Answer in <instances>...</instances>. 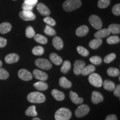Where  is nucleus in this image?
<instances>
[{"label":"nucleus","instance_id":"27","mask_svg":"<svg viewBox=\"0 0 120 120\" xmlns=\"http://www.w3.org/2000/svg\"><path fill=\"white\" fill-rule=\"evenodd\" d=\"M34 39L37 42L41 43L42 45H45L47 43L48 40L44 36L41 35L40 34H37L34 36Z\"/></svg>","mask_w":120,"mask_h":120},{"label":"nucleus","instance_id":"33","mask_svg":"<svg viewBox=\"0 0 120 120\" xmlns=\"http://www.w3.org/2000/svg\"><path fill=\"white\" fill-rule=\"evenodd\" d=\"M120 41V39L119 37L117 36H112L109 37L107 39L106 42L108 44L112 45V44H116V43H119Z\"/></svg>","mask_w":120,"mask_h":120},{"label":"nucleus","instance_id":"46","mask_svg":"<svg viewBox=\"0 0 120 120\" xmlns=\"http://www.w3.org/2000/svg\"><path fill=\"white\" fill-rule=\"evenodd\" d=\"M7 45V40L2 37H0V48L5 47Z\"/></svg>","mask_w":120,"mask_h":120},{"label":"nucleus","instance_id":"44","mask_svg":"<svg viewBox=\"0 0 120 120\" xmlns=\"http://www.w3.org/2000/svg\"><path fill=\"white\" fill-rule=\"evenodd\" d=\"M22 8L23 11H32L34 7L23 3L22 5Z\"/></svg>","mask_w":120,"mask_h":120},{"label":"nucleus","instance_id":"21","mask_svg":"<svg viewBox=\"0 0 120 120\" xmlns=\"http://www.w3.org/2000/svg\"><path fill=\"white\" fill-rule=\"evenodd\" d=\"M49 59L53 64H56V65H60L63 62L62 58L55 53L50 54Z\"/></svg>","mask_w":120,"mask_h":120},{"label":"nucleus","instance_id":"40","mask_svg":"<svg viewBox=\"0 0 120 120\" xmlns=\"http://www.w3.org/2000/svg\"><path fill=\"white\" fill-rule=\"evenodd\" d=\"M116 57V56L115 53H111L109 54L104 58V62L106 64H109L115 59Z\"/></svg>","mask_w":120,"mask_h":120},{"label":"nucleus","instance_id":"47","mask_svg":"<svg viewBox=\"0 0 120 120\" xmlns=\"http://www.w3.org/2000/svg\"><path fill=\"white\" fill-rule=\"evenodd\" d=\"M105 120H117V117L116 115L112 114V115H109L107 116Z\"/></svg>","mask_w":120,"mask_h":120},{"label":"nucleus","instance_id":"14","mask_svg":"<svg viewBox=\"0 0 120 120\" xmlns=\"http://www.w3.org/2000/svg\"><path fill=\"white\" fill-rule=\"evenodd\" d=\"M19 57L17 54L16 53H10L7 55L5 57L4 60L5 62L8 64H14V63H16L19 61Z\"/></svg>","mask_w":120,"mask_h":120},{"label":"nucleus","instance_id":"19","mask_svg":"<svg viewBox=\"0 0 120 120\" xmlns=\"http://www.w3.org/2000/svg\"><path fill=\"white\" fill-rule=\"evenodd\" d=\"M51 94L57 101H61L64 99V94L61 91L56 89H53L51 91Z\"/></svg>","mask_w":120,"mask_h":120},{"label":"nucleus","instance_id":"48","mask_svg":"<svg viewBox=\"0 0 120 120\" xmlns=\"http://www.w3.org/2000/svg\"><path fill=\"white\" fill-rule=\"evenodd\" d=\"M32 120H41V119L38 118V117H34V118H33Z\"/></svg>","mask_w":120,"mask_h":120},{"label":"nucleus","instance_id":"39","mask_svg":"<svg viewBox=\"0 0 120 120\" xmlns=\"http://www.w3.org/2000/svg\"><path fill=\"white\" fill-rule=\"evenodd\" d=\"M43 21L47 24V25L50 26H55L56 24L55 19L51 17H49V16H46V17H45L43 19Z\"/></svg>","mask_w":120,"mask_h":120},{"label":"nucleus","instance_id":"45","mask_svg":"<svg viewBox=\"0 0 120 120\" xmlns=\"http://www.w3.org/2000/svg\"><path fill=\"white\" fill-rule=\"evenodd\" d=\"M113 94L115 96L120 97V85H118L116 86L113 90Z\"/></svg>","mask_w":120,"mask_h":120},{"label":"nucleus","instance_id":"24","mask_svg":"<svg viewBox=\"0 0 120 120\" xmlns=\"http://www.w3.org/2000/svg\"><path fill=\"white\" fill-rule=\"evenodd\" d=\"M102 43V41L101 38H96L90 42L89 46L91 49H98L101 46Z\"/></svg>","mask_w":120,"mask_h":120},{"label":"nucleus","instance_id":"25","mask_svg":"<svg viewBox=\"0 0 120 120\" xmlns=\"http://www.w3.org/2000/svg\"><path fill=\"white\" fill-rule=\"evenodd\" d=\"M95 70L96 68L94 65L89 64V65L87 66H86L84 67L81 72V74L83 76H87V75H89L91 74V73H94Z\"/></svg>","mask_w":120,"mask_h":120},{"label":"nucleus","instance_id":"30","mask_svg":"<svg viewBox=\"0 0 120 120\" xmlns=\"http://www.w3.org/2000/svg\"><path fill=\"white\" fill-rule=\"evenodd\" d=\"M71 63H70L69 61L66 60V61H64V62H63V64L61 68V71L64 73H66L68 72L69 70L71 69Z\"/></svg>","mask_w":120,"mask_h":120},{"label":"nucleus","instance_id":"1","mask_svg":"<svg viewBox=\"0 0 120 120\" xmlns=\"http://www.w3.org/2000/svg\"><path fill=\"white\" fill-rule=\"evenodd\" d=\"M81 4L80 0H67L64 2L62 6L64 11L69 12L79 8Z\"/></svg>","mask_w":120,"mask_h":120},{"label":"nucleus","instance_id":"15","mask_svg":"<svg viewBox=\"0 0 120 120\" xmlns=\"http://www.w3.org/2000/svg\"><path fill=\"white\" fill-rule=\"evenodd\" d=\"M70 97L71 101L76 105L82 104L83 102V99L82 97H79L76 92L71 91L70 92Z\"/></svg>","mask_w":120,"mask_h":120},{"label":"nucleus","instance_id":"6","mask_svg":"<svg viewBox=\"0 0 120 120\" xmlns=\"http://www.w3.org/2000/svg\"><path fill=\"white\" fill-rule=\"evenodd\" d=\"M90 109L88 105L82 104L79 106L75 111V115L77 117H82L89 113Z\"/></svg>","mask_w":120,"mask_h":120},{"label":"nucleus","instance_id":"43","mask_svg":"<svg viewBox=\"0 0 120 120\" xmlns=\"http://www.w3.org/2000/svg\"><path fill=\"white\" fill-rule=\"evenodd\" d=\"M38 0H24V3L34 7L37 4Z\"/></svg>","mask_w":120,"mask_h":120},{"label":"nucleus","instance_id":"5","mask_svg":"<svg viewBox=\"0 0 120 120\" xmlns=\"http://www.w3.org/2000/svg\"><path fill=\"white\" fill-rule=\"evenodd\" d=\"M35 65L39 68L45 70H49L52 68V64L51 62L45 58H38L35 60Z\"/></svg>","mask_w":120,"mask_h":120},{"label":"nucleus","instance_id":"29","mask_svg":"<svg viewBox=\"0 0 120 120\" xmlns=\"http://www.w3.org/2000/svg\"><path fill=\"white\" fill-rule=\"evenodd\" d=\"M108 29L111 33L113 34H118L120 32V25L118 24L113 23L109 26Z\"/></svg>","mask_w":120,"mask_h":120},{"label":"nucleus","instance_id":"35","mask_svg":"<svg viewBox=\"0 0 120 120\" xmlns=\"http://www.w3.org/2000/svg\"><path fill=\"white\" fill-rule=\"evenodd\" d=\"M35 35V31L32 27L28 26L26 29V36L27 38H31Z\"/></svg>","mask_w":120,"mask_h":120},{"label":"nucleus","instance_id":"37","mask_svg":"<svg viewBox=\"0 0 120 120\" xmlns=\"http://www.w3.org/2000/svg\"><path fill=\"white\" fill-rule=\"evenodd\" d=\"M110 4V0H99L98 7L100 8H105Z\"/></svg>","mask_w":120,"mask_h":120},{"label":"nucleus","instance_id":"28","mask_svg":"<svg viewBox=\"0 0 120 120\" xmlns=\"http://www.w3.org/2000/svg\"><path fill=\"white\" fill-rule=\"evenodd\" d=\"M25 115L27 116H36L37 115V112L36 110V106L34 105L30 106L25 111Z\"/></svg>","mask_w":120,"mask_h":120},{"label":"nucleus","instance_id":"2","mask_svg":"<svg viewBox=\"0 0 120 120\" xmlns=\"http://www.w3.org/2000/svg\"><path fill=\"white\" fill-rule=\"evenodd\" d=\"M72 116V112L67 108L62 107L58 109L55 114L56 120H69Z\"/></svg>","mask_w":120,"mask_h":120},{"label":"nucleus","instance_id":"31","mask_svg":"<svg viewBox=\"0 0 120 120\" xmlns=\"http://www.w3.org/2000/svg\"><path fill=\"white\" fill-rule=\"evenodd\" d=\"M107 73L109 76L111 77H116L120 75V71L117 68L114 67H110L108 68Z\"/></svg>","mask_w":120,"mask_h":120},{"label":"nucleus","instance_id":"49","mask_svg":"<svg viewBox=\"0 0 120 120\" xmlns=\"http://www.w3.org/2000/svg\"><path fill=\"white\" fill-rule=\"evenodd\" d=\"M2 61H0V67H1V66H2Z\"/></svg>","mask_w":120,"mask_h":120},{"label":"nucleus","instance_id":"36","mask_svg":"<svg viewBox=\"0 0 120 120\" xmlns=\"http://www.w3.org/2000/svg\"><path fill=\"white\" fill-rule=\"evenodd\" d=\"M45 33L47 35L50 36H52L55 35L56 34V32L51 26L47 25L45 27Z\"/></svg>","mask_w":120,"mask_h":120},{"label":"nucleus","instance_id":"17","mask_svg":"<svg viewBox=\"0 0 120 120\" xmlns=\"http://www.w3.org/2000/svg\"><path fill=\"white\" fill-rule=\"evenodd\" d=\"M52 44L54 47L57 50H61L64 47V42L60 37L55 36L52 40Z\"/></svg>","mask_w":120,"mask_h":120},{"label":"nucleus","instance_id":"34","mask_svg":"<svg viewBox=\"0 0 120 120\" xmlns=\"http://www.w3.org/2000/svg\"><path fill=\"white\" fill-rule=\"evenodd\" d=\"M77 51L78 53L80 55H81L82 56L87 57L89 55V51L86 49H85V47H82V46H78L77 47Z\"/></svg>","mask_w":120,"mask_h":120},{"label":"nucleus","instance_id":"38","mask_svg":"<svg viewBox=\"0 0 120 120\" xmlns=\"http://www.w3.org/2000/svg\"><path fill=\"white\" fill-rule=\"evenodd\" d=\"M90 62L95 65H99L102 63V59L98 56H94L90 58Z\"/></svg>","mask_w":120,"mask_h":120},{"label":"nucleus","instance_id":"10","mask_svg":"<svg viewBox=\"0 0 120 120\" xmlns=\"http://www.w3.org/2000/svg\"><path fill=\"white\" fill-rule=\"evenodd\" d=\"M86 66V63L82 60H76L74 64V68H73V72L76 75H79L81 74V72Z\"/></svg>","mask_w":120,"mask_h":120},{"label":"nucleus","instance_id":"7","mask_svg":"<svg viewBox=\"0 0 120 120\" xmlns=\"http://www.w3.org/2000/svg\"><path fill=\"white\" fill-rule=\"evenodd\" d=\"M89 22L93 27L96 30H100L102 26L101 19L96 15H91L89 17Z\"/></svg>","mask_w":120,"mask_h":120},{"label":"nucleus","instance_id":"50","mask_svg":"<svg viewBox=\"0 0 120 120\" xmlns=\"http://www.w3.org/2000/svg\"><path fill=\"white\" fill-rule=\"evenodd\" d=\"M13 1H16V0H13Z\"/></svg>","mask_w":120,"mask_h":120},{"label":"nucleus","instance_id":"11","mask_svg":"<svg viewBox=\"0 0 120 120\" xmlns=\"http://www.w3.org/2000/svg\"><path fill=\"white\" fill-rule=\"evenodd\" d=\"M33 75L35 79L40 80L41 81H45L48 79V75L47 73L37 69L34 70Z\"/></svg>","mask_w":120,"mask_h":120},{"label":"nucleus","instance_id":"20","mask_svg":"<svg viewBox=\"0 0 120 120\" xmlns=\"http://www.w3.org/2000/svg\"><path fill=\"white\" fill-rule=\"evenodd\" d=\"M12 26L8 22H3L0 24V34H6L11 30Z\"/></svg>","mask_w":120,"mask_h":120},{"label":"nucleus","instance_id":"13","mask_svg":"<svg viewBox=\"0 0 120 120\" xmlns=\"http://www.w3.org/2000/svg\"><path fill=\"white\" fill-rule=\"evenodd\" d=\"M37 9L39 12V13L41 15H42V16H48L51 13L50 10H49V8L45 4H42V3H39L37 4Z\"/></svg>","mask_w":120,"mask_h":120},{"label":"nucleus","instance_id":"18","mask_svg":"<svg viewBox=\"0 0 120 120\" xmlns=\"http://www.w3.org/2000/svg\"><path fill=\"white\" fill-rule=\"evenodd\" d=\"M111 32L108 28H104V29H100L94 34V36L95 38H102L104 37H107L110 34Z\"/></svg>","mask_w":120,"mask_h":120},{"label":"nucleus","instance_id":"16","mask_svg":"<svg viewBox=\"0 0 120 120\" xmlns=\"http://www.w3.org/2000/svg\"><path fill=\"white\" fill-rule=\"evenodd\" d=\"M88 27L86 25H82L78 27L76 30V34L78 37H83L88 34Z\"/></svg>","mask_w":120,"mask_h":120},{"label":"nucleus","instance_id":"12","mask_svg":"<svg viewBox=\"0 0 120 120\" xmlns=\"http://www.w3.org/2000/svg\"><path fill=\"white\" fill-rule=\"evenodd\" d=\"M103 100V96L101 93L98 91H94L92 93L91 96V101L94 104H98L102 102Z\"/></svg>","mask_w":120,"mask_h":120},{"label":"nucleus","instance_id":"9","mask_svg":"<svg viewBox=\"0 0 120 120\" xmlns=\"http://www.w3.org/2000/svg\"><path fill=\"white\" fill-rule=\"evenodd\" d=\"M21 19L24 21H33L36 19V15L32 11H22L19 13Z\"/></svg>","mask_w":120,"mask_h":120},{"label":"nucleus","instance_id":"23","mask_svg":"<svg viewBox=\"0 0 120 120\" xmlns=\"http://www.w3.org/2000/svg\"><path fill=\"white\" fill-rule=\"evenodd\" d=\"M59 85L60 86L64 88H70L72 86L71 82L68 80L66 78L64 77L60 78L59 80Z\"/></svg>","mask_w":120,"mask_h":120},{"label":"nucleus","instance_id":"42","mask_svg":"<svg viewBox=\"0 0 120 120\" xmlns=\"http://www.w3.org/2000/svg\"><path fill=\"white\" fill-rule=\"evenodd\" d=\"M112 12L113 15L115 16H120V4H116L113 6V8L112 9Z\"/></svg>","mask_w":120,"mask_h":120},{"label":"nucleus","instance_id":"41","mask_svg":"<svg viewBox=\"0 0 120 120\" xmlns=\"http://www.w3.org/2000/svg\"><path fill=\"white\" fill-rule=\"evenodd\" d=\"M9 77V73L5 69L0 67V79H6Z\"/></svg>","mask_w":120,"mask_h":120},{"label":"nucleus","instance_id":"22","mask_svg":"<svg viewBox=\"0 0 120 120\" xmlns=\"http://www.w3.org/2000/svg\"><path fill=\"white\" fill-rule=\"evenodd\" d=\"M102 85L103 86V88L105 90H107L109 91H113L114 88L116 87L115 83L112 81L109 80V79H106L105 81L103 82Z\"/></svg>","mask_w":120,"mask_h":120},{"label":"nucleus","instance_id":"26","mask_svg":"<svg viewBox=\"0 0 120 120\" xmlns=\"http://www.w3.org/2000/svg\"><path fill=\"white\" fill-rule=\"evenodd\" d=\"M34 87L38 91H45L48 88V84L44 81H38L34 84Z\"/></svg>","mask_w":120,"mask_h":120},{"label":"nucleus","instance_id":"3","mask_svg":"<svg viewBox=\"0 0 120 120\" xmlns=\"http://www.w3.org/2000/svg\"><path fill=\"white\" fill-rule=\"evenodd\" d=\"M27 100L33 103H41L46 100V97L43 94L39 92H32L27 95Z\"/></svg>","mask_w":120,"mask_h":120},{"label":"nucleus","instance_id":"8","mask_svg":"<svg viewBox=\"0 0 120 120\" xmlns=\"http://www.w3.org/2000/svg\"><path fill=\"white\" fill-rule=\"evenodd\" d=\"M18 76L21 79L25 81L31 80L33 78L32 73L26 69H21L18 72Z\"/></svg>","mask_w":120,"mask_h":120},{"label":"nucleus","instance_id":"4","mask_svg":"<svg viewBox=\"0 0 120 120\" xmlns=\"http://www.w3.org/2000/svg\"><path fill=\"white\" fill-rule=\"evenodd\" d=\"M88 81L92 86L96 87H101L103 83L102 79L100 75L96 73H92L90 75Z\"/></svg>","mask_w":120,"mask_h":120},{"label":"nucleus","instance_id":"32","mask_svg":"<svg viewBox=\"0 0 120 120\" xmlns=\"http://www.w3.org/2000/svg\"><path fill=\"white\" fill-rule=\"evenodd\" d=\"M44 49L41 46H37L32 49V53L36 56H41L44 53Z\"/></svg>","mask_w":120,"mask_h":120}]
</instances>
